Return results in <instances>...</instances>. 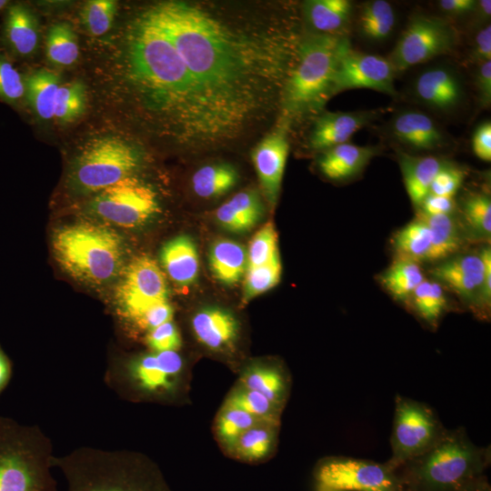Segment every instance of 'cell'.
Instances as JSON below:
<instances>
[{
  "instance_id": "cell-54",
  "label": "cell",
  "mask_w": 491,
  "mask_h": 491,
  "mask_svg": "<svg viewBox=\"0 0 491 491\" xmlns=\"http://www.w3.org/2000/svg\"><path fill=\"white\" fill-rule=\"evenodd\" d=\"M480 256L484 264L483 282L480 289L479 305L484 308L485 313L487 311V306L490 305L491 298V250L484 248L481 251Z\"/></svg>"
},
{
  "instance_id": "cell-6",
  "label": "cell",
  "mask_w": 491,
  "mask_h": 491,
  "mask_svg": "<svg viewBox=\"0 0 491 491\" xmlns=\"http://www.w3.org/2000/svg\"><path fill=\"white\" fill-rule=\"evenodd\" d=\"M54 459L39 428L0 418V491H56Z\"/></svg>"
},
{
  "instance_id": "cell-52",
  "label": "cell",
  "mask_w": 491,
  "mask_h": 491,
  "mask_svg": "<svg viewBox=\"0 0 491 491\" xmlns=\"http://www.w3.org/2000/svg\"><path fill=\"white\" fill-rule=\"evenodd\" d=\"M471 56L474 61H491V26L486 25L476 35Z\"/></svg>"
},
{
  "instance_id": "cell-7",
  "label": "cell",
  "mask_w": 491,
  "mask_h": 491,
  "mask_svg": "<svg viewBox=\"0 0 491 491\" xmlns=\"http://www.w3.org/2000/svg\"><path fill=\"white\" fill-rule=\"evenodd\" d=\"M342 39L336 35L318 33L301 42L296 64L285 87L288 113L319 109L332 96V80Z\"/></svg>"
},
{
  "instance_id": "cell-22",
  "label": "cell",
  "mask_w": 491,
  "mask_h": 491,
  "mask_svg": "<svg viewBox=\"0 0 491 491\" xmlns=\"http://www.w3.org/2000/svg\"><path fill=\"white\" fill-rule=\"evenodd\" d=\"M416 95L426 105L438 110H449L462 98V86L456 75L444 67L421 73L415 83Z\"/></svg>"
},
{
  "instance_id": "cell-42",
  "label": "cell",
  "mask_w": 491,
  "mask_h": 491,
  "mask_svg": "<svg viewBox=\"0 0 491 491\" xmlns=\"http://www.w3.org/2000/svg\"><path fill=\"white\" fill-rule=\"evenodd\" d=\"M281 274L280 256H276L265 265L247 268L244 275L243 303L246 304L275 287L281 279Z\"/></svg>"
},
{
  "instance_id": "cell-4",
  "label": "cell",
  "mask_w": 491,
  "mask_h": 491,
  "mask_svg": "<svg viewBox=\"0 0 491 491\" xmlns=\"http://www.w3.org/2000/svg\"><path fill=\"white\" fill-rule=\"evenodd\" d=\"M490 460L489 446H477L465 428L457 427L395 471L406 491H460L484 475Z\"/></svg>"
},
{
  "instance_id": "cell-59",
  "label": "cell",
  "mask_w": 491,
  "mask_h": 491,
  "mask_svg": "<svg viewBox=\"0 0 491 491\" xmlns=\"http://www.w3.org/2000/svg\"><path fill=\"white\" fill-rule=\"evenodd\" d=\"M10 5V2L7 0H0V12L5 10L6 7Z\"/></svg>"
},
{
  "instance_id": "cell-45",
  "label": "cell",
  "mask_w": 491,
  "mask_h": 491,
  "mask_svg": "<svg viewBox=\"0 0 491 491\" xmlns=\"http://www.w3.org/2000/svg\"><path fill=\"white\" fill-rule=\"evenodd\" d=\"M25 95V77L10 59L0 52V101L16 105Z\"/></svg>"
},
{
  "instance_id": "cell-14",
  "label": "cell",
  "mask_w": 491,
  "mask_h": 491,
  "mask_svg": "<svg viewBox=\"0 0 491 491\" xmlns=\"http://www.w3.org/2000/svg\"><path fill=\"white\" fill-rule=\"evenodd\" d=\"M115 298L122 315L136 325L150 307L167 301V286L162 269L150 257L135 258L125 269Z\"/></svg>"
},
{
  "instance_id": "cell-3",
  "label": "cell",
  "mask_w": 491,
  "mask_h": 491,
  "mask_svg": "<svg viewBox=\"0 0 491 491\" xmlns=\"http://www.w3.org/2000/svg\"><path fill=\"white\" fill-rule=\"evenodd\" d=\"M66 491H171L158 468L126 451L81 448L55 457Z\"/></svg>"
},
{
  "instance_id": "cell-41",
  "label": "cell",
  "mask_w": 491,
  "mask_h": 491,
  "mask_svg": "<svg viewBox=\"0 0 491 491\" xmlns=\"http://www.w3.org/2000/svg\"><path fill=\"white\" fill-rule=\"evenodd\" d=\"M416 314L426 323L436 326L446 306L442 286L425 279L412 294Z\"/></svg>"
},
{
  "instance_id": "cell-56",
  "label": "cell",
  "mask_w": 491,
  "mask_h": 491,
  "mask_svg": "<svg viewBox=\"0 0 491 491\" xmlns=\"http://www.w3.org/2000/svg\"><path fill=\"white\" fill-rule=\"evenodd\" d=\"M460 491H491V486L487 480V477L483 475L471 481Z\"/></svg>"
},
{
  "instance_id": "cell-48",
  "label": "cell",
  "mask_w": 491,
  "mask_h": 491,
  "mask_svg": "<svg viewBox=\"0 0 491 491\" xmlns=\"http://www.w3.org/2000/svg\"><path fill=\"white\" fill-rule=\"evenodd\" d=\"M463 180L464 173L458 168L447 165L435 176L429 194L453 197L461 186Z\"/></svg>"
},
{
  "instance_id": "cell-31",
  "label": "cell",
  "mask_w": 491,
  "mask_h": 491,
  "mask_svg": "<svg viewBox=\"0 0 491 491\" xmlns=\"http://www.w3.org/2000/svg\"><path fill=\"white\" fill-rule=\"evenodd\" d=\"M241 386L262 394L281 408L288 393L289 379L277 367L254 366L244 372Z\"/></svg>"
},
{
  "instance_id": "cell-17",
  "label": "cell",
  "mask_w": 491,
  "mask_h": 491,
  "mask_svg": "<svg viewBox=\"0 0 491 491\" xmlns=\"http://www.w3.org/2000/svg\"><path fill=\"white\" fill-rule=\"evenodd\" d=\"M376 115V111L326 112L315 122L309 139L310 147L325 151L347 143L355 133Z\"/></svg>"
},
{
  "instance_id": "cell-53",
  "label": "cell",
  "mask_w": 491,
  "mask_h": 491,
  "mask_svg": "<svg viewBox=\"0 0 491 491\" xmlns=\"http://www.w3.org/2000/svg\"><path fill=\"white\" fill-rule=\"evenodd\" d=\"M476 86L481 103L489 105L491 101V61L480 64L476 73Z\"/></svg>"
},
{
  "instance_id": "cell-36",
  "label": "cell",
  "mask_w": 491,
  "mask_h": 491,
  "mask_svg": "<svg viewBox=\"0 0 491 491\" xmlns=\"http://www.w3.org/2000/svg\"><path fill=\"white\" fill-rule=\"evenodd\" d=\"M276 424L261 422L246 431L235 443L232 453L245 461H259L275 446Z\"/></svg>"
},
{
  "instance_id": "cell-37",
  "label": "cell",
  "mask_w": 491,
  "mask_h": 491,
  "mask_svg": "<svg viewBox=\"0 0 491 491\" xmlns=\"http://www.w3.org/2000/svg\"><path fill=\"white\" fill-rule=\"evenodd\" d=\"M396 22L392 5L385 0L365 3L358 17L361 33L368 39L381 41L388 37Z\"/></svg>"
},
{
  "instance_id": "cell-8",
  "label": "cell",
  "mask_w": 491,
  "mask_h": 491,
  "mask_svg": "<svg viewBox=\"0 0 491 491\" xmlns=\"http://www.w3.org/2000/svg\"><path fill=\"white\" fill-rule=\"evenodd\" d=\"M446 431L430 406L396 395L390 438L392 455L386 464L396 470L432 448Z\"/></svg>"
},
{
  "instance_id": "cell-44",
  "label": "cell",
  "mask_w": 491,
  "mask_h": 491,
  "mask_svg": "<svg viewBox=\"0 0 491 491\" xmlns=\"http://www.w3.org/2000/svg\"><path fill=\"white\" fill-rule=\"evenodd\" d=\"M246 255L247 268L265 265L279 256L277 234L271 222L256 232L249 242Z\"/></svg>"
},
{
  "instance_id": "cell-11",
  "label": "cell",
  "mask_w": 491,
  "mask_h": 491,
  "mask_svg": "<svg viewBox=\"0 0 491 491\" xmlns=\"http://www.w3.org/2000/svg\"><path fill=\"white\" fill-rule=\"evenodd\" d=\"M91 208L107 222L132 228L148 221L159 206L155 191L130 175L98 192Z\"/></svg>"
},
{
  "instance_id": "cell-26",
  "label": "cell",
  "mask_w": 491,
  "mask_h": 491,
  "mask_svg": "<svg viewBox=\"0 0 491 491\" xmlns=\"http://www.w3.org/2000/svg\"><path fill=\"white\" fill-rule=\"evenodd\" d=\"M398 158L409 198L414 205L420 206L436 174L449 164L436 156H414L403 152L398 153Z\"/></svg>"
},
{
  "instance_id": "cell-13",
  "label": "cell",
  "mask_w": 491,
  "mask_h": 491,
  "mask_svg": "<svg viewBox=\"0 0 491 491\" xmlns=\"http://www.w3.org/2000/svg\"><path fill=\"white\" fill-rule=\"evenodd\" d=\"M396 74L388 58L356 51L349 40L343 37L333 75L331 95L355 88H368L395 95Z\"/></svg>"
},
{
  "instance_id": "cell-33",
  "label": "cell",
  "mask_w": 491,
  "mask_h": 491,
  "mask_svg": "<svg viewBox=\"0 0 491 491\" xmlns=\"http://www.w3.org/2000/svg\"><path fill=\"white\" fill-rule=\"evenodd\" d=\"M393 246L398 258L415 262L427 260L431 246V234L427 225L418 217L398 230Z\"/></svg>"
},
{
  "instance_id": "cell-18",
  "label": "cell",
  "mask_w": 491,
  "mask_h": 491,
  "mask_svg": "<svg viewBox=\"0 0 491 491\" xmlns=\"http://www.w3.org/2000/svg\"><path fill=\"white\" fill-rule=\"evenodd\" d=\"M3 35L6 47L15 56L27 57L35 52L39 27L37 18L29 6L15 3L6 7Z\"/></svg>"
},
{
  "instance_id": "cell-58",
  "label": "cell",
  "mask_w": 491,
  "mask_h": 491,
  "mask_svg": "<svg viewBox=\"0 0 491 491\" xmlns=\"http://www.w3.org/2000/svg\"><path fill=\"white\" fill-rule=\"evenodd\" d=\"M475 11H477L480 18H487L491 14V1L490 0H481L477 1L476 8Z\"/></svg>"
},
{
  "instance_id": "cell-15",
  "label": "cell",
  "mask_w": 491,
  "mask_h": 491,
  "mask_svg": "<svg viewBox=\"0 0 491 491\" xmlns=\"http://www.w3.org/2000/svg\"><path fill=\"white\" fill-rule=\"evenodd\" d=\"M289 152L284 126L273 130L254 148L252 161L266 199L275 206Z\"/></svg>"
},
{
  "instance_id": "cell-2",
  "label": "cell",
  "mask_w": 491,
  "mask_h": 491,
  "mask_svg": "<svg viewBox=\"0 0 491 491\" xmlns=\"http://www.w3.org/2000/svg\"><path fill=\"white\" fill-rule=\"evenodd\" d=\"M128 59L136 82L162 110L173 115L188 141L215 143L232 137L174 44L145 15L131 35Z\"/></svg>"
},
{
  "instance_id": "cell-20",
  "label": "cell",
  "mask_w": 491,
  "mask_h": 491,
  "mask_svg": "<svg viewBox=\"0 0 491 491\" xmlns=\"http://www.w3.org/2000/svg\"><path fill=\"white\" fill-rule=\"evenodd\" d=\"M390 128L396 140L416 150H434L445 143L436 123L420 111L411 110L396 115Z\"/></svg>"
},
{
  "instance_id": "cell-12",
  "label": "cell",
  "mask_w": 491,
  "mask_h": 491,
  "mask_svg": "<svg viewBox=\"0 0 491 491\" xmlns=\"http://www.w3.org/2000/svg\"><path fill=\"white\" fill-rule=\"evenodd\" d=\"M455 42V31L446 21L417 15L410 20L387 58L398 73L449 53Z\"/></svg>"
},
{
  "instance_id": "cell-27",
  "label": "cell",
  "mask_w": 491,
  "mask_h": 491,
  "mask_svg": "<svg viewBox=\"0 0 491 491\" xmlns=\"http://www.w3.org/2000/svg\"><path fill=\"white\" fill-rule=\"evenodd\" d=\"M208 259L214 276L227 286L238 283L247 268L246 250L240 243L229 239L213 243Z\"/></svg>"
},
{
  "instance_id": "cell-19",
  "label": "cell",
  "mask_w": 491,
  "mask_h": 491,
  "mask_svg": "<svg viewBox=\"0 0 491 491\" xmlns=\"http://www.w3.org/2000/svg\"><path fill=\"white\" fill-rule=\"evenodd\" d=\"M192 328L197 340L212 350H224L234 344L239 325L228 310L212 306L201 309L192 318Z\"/></svg>"
},
{
  "instance_id": "cell-29",
  "label": "cell",
  "mask_w": 491,
  "mask_h": 491,
  "mask_svg": "<svg viewBox=\"0 0 491 491\" xmlns=\"http://www.w3.org/2000/svg\"><path fill=\"white\" fill-rule=\"evenodd\" d=\"M420 218L429 228L431 246L426 261H439L448 258L461 246V236L451 215H430L418 212Z\"/></svg>"
},
{
  "instance_id": "cell-5",
  "label": "cell",
  "mask_w": 491,
  "mask_h": 491,
  "mask_svg": "<svg viewBox=\"0 0 491 491\" xmlns=\"http://www.w3.org/2000/svg\"><path fill=\"white\" fill-rule=\"evenodd\" d=\"M52 247L56 261L66 273L92 284L115 277L124 254L121 236L115 231L88 222L57 229Z\"/></svg>"
},
{
  "instance_id": "cell-21",
  "label": "cell",
  "mask_w": 491,
  "mask_h": 491,
  "mask_svg": "<svg viewBox=\"0 0 491 491\" xmlns=\"http://www.w3.org/2000/svg\"><path fill=\"white\" fill-rule=\"evenodd\" d=\"M431 273L456 295L473 299L481 289L484 264L480 255L462 256L439 264Z\"/></svg>"
},
{
  "instance_id": "cell-38",
  "label": "cell",
  "mask_w": 491,
  "mask_h": 491,
  "mask_svg": "<svg viewBox=\"0 0 491 491\" xmlns=\"http://www.w3.org/2000/svg\"><path fill=\"white\" fill-rule=\"evenodd\" d=\"M225 406L243 410L258 420L276 424L280 408L262 394L240 386L231 392Z\"/></svg>"
},
{
  "instance_id": "cell-47",
  "label": "cell",
  "mask_w": 491,
  "mask_h": 491,
  "mask_svg": "<svg viewBox=\"0 0 491 491\" xmlns=\"http://www.w3.org/2000/svg\"><path fill=\"white\" fill-rule=\"evenodd\" d=\"M146 341L155 352L176 351L181 346L180 334L172 320L149 330Z\"/></svg>"
},
{
  "instance_id": "cell-34",
  "label": "cell",
  "mask_w": 491,
  "mask_h": 491,
  "mask_svg": "<svg viewBox=\"0 0 491 491\" xmlns=\"http://www.w3.org/2000/svg\"><path fill=\"white\" fill-rule=\"evenodd\" d=\"M47 59L59 66H70L79 57L77 36L69 23L54 24L48 30L45 39Z\"/></svg>"
},
{
  "instance_id": "cell-35",
  "label": "cell",
  "mask_w": 491,
  "mask_h": 491,
  "mask_svg": "<svg viewBox=\"0 0 491 491\" xmlns=\"http://www.w3.org/2000/svg\"><path fill=\"white\" fill-rule=\"evenodd\" d=\"M425 280L417 262L398 258L386 270L381 282L396 298L403 300L411 296L416 288Z\"/></svg>"
},
{
  "instance_id": "cell-1",
  "label": "cell",
  "mask_w": 491,
  "mask_h": 491,
  "mask_svg": "<svg viewBox=\"0 0 491 491\" xmlns=\"http://www.w3.org/2000/svg\"><path fill=\"white\" fill-rule=\"evenodd\" d=\"M144 15L171 40L232 133L238 131L275 61L194 4L158 3Z\"/></svg>"
},
{
  "instance_id": "cell-55",
  "label": "cell",
  "mask_w": 491,
  "mask_h": 491,
  "mask_svg": "<svg viewBox=\"0 0 491 491\" xmlns=\"http://www.w3.org/2000/svg\"><path fill=\"white\" fill-rule=\"evenodd\" d=\"M477 1L475 0H441L439 6L441 10L448 15H461L474 12L476 8Z\"/></svg>"
},
{
  "instance_id": "cell-51",
  "label": "cell",
  "mask_w": 491,
  "mask_h": 491,
  "mask_svg": "<svg viewBox=\"0 0 491 491\" xmlns=\"http://www.w3.org/2000/svg\"><path fill=\"white\" fill-rule=\"evenodd\" d=\"M421 212L430 215H451L455 209L453 197L428 194L423 200Z\"/></svg>"
},
{
  "instance_id": "cell-24",
  "label": "cell",
  "mask_w": 491,
  "mask_h": 491,
  "mask_svg": "<svg viewBox=\"0 0 491 491\" xmlns=\"http://www.w3.org/2000/svg\"><path fill=\"white\" fill-rule=\"evenodd\" d=\"M160 259L168 276L177 285L188 286L195 282L199 272V257L191 237L179 235L165 243Z\"/></svg>"
},
{
  "instance_id": "cell-23",
  "label": "cell",
  "mask_w": 491,
  "mask_h": 491,
  "mask_svg": "<svg viewBox=\"0 0 491 491\" xmlns=\"http://www.w3.org/2000/svg\"><path fill=\"white\" fill-rule=\"evenodd\" d=\"M264 204L255 189L238 192L215 211L218 224L232 233H244L253 228L264 215Z\"/></svg>"
},
{
  "instance_id": "cell-32",
  "label": "cell",
  "mask_w": 491,
  "mask_h": 491,
  "mask_svg": "<svg viewBox=\"0 0 491 491\" xmlns=\"http://www.w3.org/2000/svg\"><path fill=\"white\" fill-rule=\"evenodd\" d=\"M238 181L236 169L225 163L200 167L192 176V187L202 198L218 197L230 191Z\"/></svg>"
},
{
  "instance_id": "cell-43",
  "label": "cell",
  "mask_w": 491,
  "mask_h": 491,
  "mask_svg": "<svg viewBox=\"0 0 491 491\" xmlns=\"http://www.w3.org/2000/svg\"><path fill=\"white\" fill-rule=\"evenodd\" d=\"M116 11L115 0H89L81 10V20L91 35L100 36L111 28Z\"/></svg>"
},
{
  "instance_id": "cell-25",
  "label": "cell",
  "mask_w": 491,
  "mask_h": 491,
  "mask_svg": "<svg viewBox=\"0 0 491 491\" xmlns=\"http://www.w3.org/2000/svg\"><path fill=\"white\" fill-rule=\"evenodd\" d=\"M376 155V148L344 143L323 151L318 160L321 173L331 180L350 178Z\"/></svg>"
},
{
  "instance_id": "cell-16",
  "label": "cell",
  "mask_w": 491,
  "mask_h": 491,
  "mask_svg": "<svg viewBox=\"0 0 491 491\" xmlns=\"http://www.w3.org/2000/svg\"><path fill=\"white\" fill-rule=\"evenodd\" d=\"M182 369L183 360L176 351H162L135 358L129 374L143 391L164 392L174 387Z\"/></svg>"
},
{
  "instance_id": "cell-46",
  "label": "cell",
  "mask_w": 491,
  "mask_h": 491,
  "mask_svg": "<svg viewBox=\"0 0 491 491\" xmlns=\"http://www.w3.org/2000/svg\"><path fill=\"white\" fill-rule=\"evenodd\" d=\"M464 215L468 225L477 233H491V201L486 195L469 196L464 205Z\"/></svg>"
},
{
  "instance_id": "cell-49",
  "label": "cell",
  "mask_w": 491,
  "mask_h": 491,
  "mask_svg": "<svg viewBox=\"0 0 491 491\" xmlns=\"http://www.w3.org/2000/svg\"><path fill=\"white\" fill-rule=\"evenodd\" d=\"M173 308L167 301L160 302L150 307L138 320L136 326L151 330L165 322L171 321Z\"/></svg>"
},
{
  "instance_id": "cell-28",
  "label": "cell",
  "mask_w": 491,
  "mask_h": 491,
  "mask_svg": "<svg viewBox=\"0 0 491 491\" xmlns=\"http://www.w3.org/2000/svg\"><path fill=\"white\" fill-rule=\"evenodd\" d=\"M60 85V76L48 70H36L25 77V98L39 118L50 120L54 117L55 102Z\"/></svg>"
},
{
  "instance_id": "cell-9",
  "label": "cell",
  "mask_w": 491,
  "mask_h": 491,
  "mask_svg": "<svg viewBox=\"0 0 491 491\" xmlns=\"http://www.w3.org/2000/svg\"><path fill=\"white\" fill-rule=\"evenodd\" d=\"M137 165L138 155L132 145L116 137H102L78 155L71 180L81 192H100L132 175Z\"/></svg>"
},
{
  "instance_id": "cell-10",
  "label": "cell",
  "mask_w": 491,
  "mask_h": 491,
  "mask_svg": "<svg viewBox=\"0 0 491 491\" xmlns=\"http://www.w3.org/2000/svg\"><path fill=\"white\" fill-rule=\"evenodd\" d=\"M316 491H406L386 463L350 456H328L314 470Z\"/></svg>"
},
{
  "instance_id": "cell-39",
  "label": "cell",
  "mask_w": 491,
  "mask_h": 491,
  "mask_svg": "<svg viewBox=\"0 0 491 491\" xmlns=\"http://www.w3.org/2000/svg\"><path fill=\"white\" fill-rule=\"evenodd\" d=\"M261 422L243 410L224 406L216 418V435L221 443L232 452L239 437Z\"/></svg>"
},
{
  "instance_id": "cell-57",
  "label": "cell",
  "mask_w": 491,
  "mask_h": 491,
  "mask_svg": "<svg viewBox=\"0 0 491 491\" xmlns=\"http://www.w3.org/2000/svg\"><path fill=\"white\" fill-rule=\"evenodd\" d=\"M10 375V366L7 358L0 351V390L5 386Z\"/></svg>"
},
{
  "instance_id": "cell-30",
  "label": "cell",
  "mask_w": 491,
  "mask_h": 491,
  "mask_svg": "<svg viewBox=\"0 0 491 491\" xmlns=\"http://www.w3.org/2000/svg\"><path fill=\"white\" fill-rule=\"evenodd\" d=\"M304 12L320 34L335 35L349 21L352 4L348 0H309L304 4Z\"/></svg>"
},
{
  "instance_id": "cell-40",
  "label": "cell",
  "mask_w": 491,
  "mask_h": 491,
  "mask_svg": "<svg viewBox=\"0 0 491 491\" xmlns=\"http://www.w3.org/2000/svg\"><path fill=\"white\" fill-rule=\"evenodd\" d=\"M86 88L81 81H73L60 85L55 102L54 117L60 123H70L79 118L85 111Z\"/></svg>"
},
{
  "instance_id": "cell-50",
  "label": "cell",
  "mask_w": 491,
  "mask_h": 491,
  "mask_svg": "<svg viewBox=\"0 0 491 491\" xmlns=\"http://www.w3.org/2000/svg\"><path fill=\"white\" fill-rule=\"evenodd\" d=\"M474 154L481 160H491V123L486 121L481 124L474 132L472 138Z\"/></svg>"
}]
</instances>
